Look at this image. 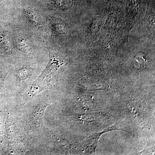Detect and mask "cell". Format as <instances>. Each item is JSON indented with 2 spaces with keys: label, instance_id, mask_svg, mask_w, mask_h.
I'll return each mask as SVG.
<instances>
[{
  "label": "cell",
  "instance_id": "obj_1",
  "mask_svg": "<svg viewBox=\"0 0 155 155\" xmlns=\"http://www.w3.org/2000/svg\"><path fill=\"white\" fill-rule=\"evenodd\" d=\"M53 2L56 7L62 9H68L73 5L72 0H54Z\"/></svg>",
  "mask_w": 155,
  "mask_h": 155
}]
</instances>
